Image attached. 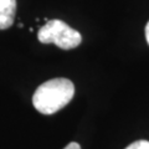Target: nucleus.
I'll list each match as a JSON object with an SVG mask.
<instances>
[{
    "instance_id": "obj_1",
    "label": "nucleus",
    "mask_w": 149,
    "mask_h": 149,
    "mask_svg": "<svg viewBox=\"0 0 149 149\" xmlns=\"http://www.w3.org/2000/svg\"><path fill=\"white\" fill-rule=\"evenodd\" d=\"M74 95L73 83L67 78H52L37 87L32 104L42 114H54L71 102Z\"/></svg>"
},
{
    "instance_id": "obj_2",
    "label": "nucleus",
    "mask_w": 149,
    "mask_h": 149,
    "mask_svg": "<svg viewBox=\"0 0 149 149\" xmlns=\"http://www.w3.org/2000/svg\"><path fill=\"white\" fill-rule=\"evenodd\" d=\"M37 39L41 44H55L62 50L74 49L82 42L80 32L58 19L50 20L40 27Z\"/></svg>"
},
{
    "instance_id": "obj_3",
    "label": "nucleus",
    "mask_w": 149,
    "mask_h": 149,
    "mask_svg": "<svg viewBox=\"0 0 149 149\" xmlns=\"http://www.w3.org/2000/svg\"><path fill=\"white\" fill-rule=\"evenodd\" d=\"M16 0H0V30L9 29L14 24Z\"/></svg>"
},
{
    "instance_id": "obj_4",
    "label": "nucleus",
    "mask_w": 149,
    "mask_h": 149,
    "mask_svg": "<svg viewBox=\"0 0 149 149\" xmlns=\"http://www.w3.org/2000/svg\"><path fill=\"white\" fill-rule=\"evenodd\" d=\"M125 149H149V142L148 141H137L125 148Z\"/></svg>"
},
{
    "instance_id": "obj_5",
    "label": "nucleus",
    "mask_w": 149,
    "mask_h": 149,
    "mask_svg": "<svg viewBox=\"0 0 149 149\" xmlns=\"http://www.w3.org/2000/svg\"><path fill=\"white\" fill-rule=\"evenodd\" d=\"M63 149H81V147H80V144H78V143H76V142H72V143L67 144V146L65 147Z\"/></svg>"
},
{
    "instance_id": "obj_6",
    "label": "nucleus",
    "mask_w": 149,
    "mask_h": 149,
    "mask_svg": "<svg viewBox=\"0 0 149 149\" xmlns=\"http://www.w3.org/2000/svg\"><path fill=\"white\" fill-rule=\"evenodd\" d=\"M146 39H147V42L149 45V21H148V24L146 26Z\"/></svg>"
}]
</instances>
